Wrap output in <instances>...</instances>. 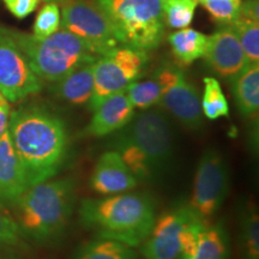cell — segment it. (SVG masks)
<instances>
[{"label": "cell", "instance_id": "cell-25", "mask_svg": "<svg viewBox=\"0 0 259 259\" xmlns=\"http://www.w3.org/2000/svg\"><path fill=\"white\" fill-rule=\"evenodd\" d=\"M231 27L238 35L248 63H259V22L236 17Z\"/></svg>", "mask_w": 259, "mask_h": 259}, {"label": "cell", "instance_id": "cell-36", "mask_svg": "<svg viewBox=\"0 0 259 259\" xmlns=\"http://www.w3.org/2000/svg\"><path fill=\"white\" fill-rule=\"evenodd\" d=\"M240 2H241V0H240Z\"/></svg>", "mask_w": 259, "mask_h": 259}, {"label": "cell", "instance_id": "cell-23", "mask_svg": "<svg viewBox=\"0 0 259 259\" xmlns=\"http://www.w3.org/2000/svg\"><path fill=\"white\" fill-rule=\"evenodd\" d=\"M240 252L242 259H259V218L254 205L241 213Z\"/></svg>", "mask_w": 259, "mask_h": 259}, {"label": "cell", "instance_id": "cell-33", "mask_svg": "<svg viewBox=\"0 0 259 259\" xmlns=\"http://www.w3.org/2000/svg\"><path fill=\"white\" fill-rule=\"evenodd\" d=\"M0 259H24L19 255L16 254H11V253H5V254H0Z\"/></svg>", "mask_w": 259, "mask_h": 259}, {"label": "cell", "instance_id": "cell-28", "mask_svg": "<svg viewBox=\"0 0 259 259\" xmlns=\"http://www.w3.org/2000/svg\"><path fill=\"white\" fill-rule=\"evenodd\" d=\"M60 10L57 3H48L40 10L34 23V36L45 38L59 30Z\"/></svg>", "mask_w": 259, "mask_h": 259}, {"label": "cell", "instance_id": "cell-11", "mask_svg": "<svg viewBox=\"0 0 259 259\" xmlns=\"http://www.w3.org/2000/svg\"><path fill=\"white\" fill-rule=\"evenodd\" d=\"M41 89L42 80L15 42L0 28V94L8 102L17 103Z\"/></svg>", "mask_w": 259, "mask_h": 259}, {"label": "cell", "instance_id": "cell-31", "mask_svg": "<svg viewBox=\"0 0 259 259\" xmlns=\"http://www.w3.org/2000/svg\"><path fill=\"white\" fill-rule=\"evenodd\" d=\"M238 17L259 22L258 0H248V2H245L244 4L240 5Z\"/></svg>", "mask_w": 259, "mask_h": 259}, {"label": "cell", "instance_id": "cell-16", "mask_svg": "<svg viewBox=\"0 0 259 259\" xmlns=\"http://www.w3.org/2000/svg\"><path fill=\"white\" fill-rule=\"evenodd\" d=\"M93 118L82 131L83 137L101 138L116 134L135 116V107L124 92L107 97L93 111Z\"/></svg>", "mask_w": 259, "mask_h": 259}, {"label": "cell", "instance_id": "cell-19", "mask_svg": "<svg viewBox=\"0 0 259 259\" xmlns=\"http://www.w3.org/2000/svg\"><path fill=\"white\" fill-rule=\"evenodd\" d=\"M239 112L244 118L257 116L259 111V63H250L231 79Z\"/></svg>", "mask_w": 259, "mask_h": 259}, {"label": "cell", "instance_id": "cell-2", "mask_svg": "<svg viewBox=\"0 0 259 259\" xmlns=\"http://www.w3.org/2000/svg\"><path fill=\"white\" fill-rule=\"evenodd\" d=\"M76 203L73 178H53L29 186L11 211L25 240L52 245L63 236Z\"/></svg>", "mask_w": 259, "mask_h": 259}, {"label": "cell", "instance_id": "cell-9", "mask_svg": "<svg viewBox=\"0 0 259 259\" xmlns=\"http://www.w3.org/2000/svg\"><path fill=\"white\" fill-rule=\"evenodd\" d=\"M63 25L88 42L101 57L122 46L112 22L95 2L67 0L63 4Z\"/></svg>", "mask_w": 259, "mask_h": 259}, {"label": "cell", "instance_id": "cell-17", "mask_svg": "<svg viewBox=\"0 0 259 259\" xmlns=\"http://www.w3.org/2000/svg\"><path fill=\"white\" fill-rule=\"evenodd\" d=\"M28 187L23 167L6 130L0 136V209L11 210Z\"/></svg>", "mask_w": 259, "mask_h": 259}, {"label": "cell", "instance_id": "cell-26", "mask_svg": "<svg viewBox=\"0 0 259 259\" xmlns=\"http://www.w3.org/2000/svg\"><path fill=\"white\" fill-rule=\"evenodd\" d=\"M197 4L196 0H164V22L173 29L187 28L192 22Z\"/></svg>", "mask_w": 259, "mask_h": 259}, {"label": "cell", "instance_id": "cell-14", "mask_svg": "<svg viewBox=\"0 0 259 259\" xmlns=\"http://www.w3.org/2000/svg\"><path fill=\"white\" fill-rule=\"evenodd\" d=\"M203 58L219 76L227 79H232L250 64L238 35L231 25L208 36V45Z\"/></svg>", "mask_w": 259, "mask_h": 259}, {"label": "cell", "instance_id": "cell-29", "mask_svg": "<svg viewBox=\"0 0 259 259\" xmlns=\"http://www.w3.org/2000/svg\"><path fill=\"white\" fill-rule=\"evenodd\" d=\"M203 4L215 21L231 25L238 17L241 2L240 0H204Z\"/></svg>", "mask_w": 259, "mask_h": 259}, {"label": "cell", "instance_id": "cell-5", "mask_svg": "<svg viewBox=\"0 0 259 259\" xmlns=\"http://www.w3.org/2000/svg\"><path fill=\"white\" fill-rule=\"evenodd\" d=\"M164 0H95L112 22L122 46L149 52L164 35Z\"/></svg>", "mask_w": 259, "mask_h": 259}, {"label": "cell", "instance_id": "cell-34", "mask_svg": "<svg viewBox=\"0 0 259 259\" xmlns=\"http://www.w3.org/2000/svg\"><path fill=\"white\" fill-rule=\"evenodd\" d=\"M42 2H47V3H57V4H65L67 0H42Z\"/></svg>", "mask_w": 259, "mask_h": 259}, {"label": "cell", "instance_id": "cell-10", "mask_svg": "<svg viewBox=\"0 0 259 259\" xmlns=\"http://www.w3.org/2000/svg\"><path fill=\"white\" fill-rule=\"evenodd\" d=\"M155 77L162 87L160 106L177 119L184 127L197 131L203 126V113L198 90L178 67H161Z\"/></svg>", "mask_w": 259, "mask_h": 259}, {"label": "cell", "instance_id": "cell-21", "mask_svg": "<svg viewBox=\"0 0 259 259\" xmlns=\"http://www.w3.org/2000/svg\"><path fill=\"white\" fill-rule=\"evenodd\" d=\"M72 259H137V253L124 242L97 236L80 245Z\"/></svg>", "mask_w": 259, "mask_h": 259}, {"label": "cell", "instance_id": "cell-32", "mask_svg": "<svg viewBox=\"0 0 259 259\" xmlns=\"http://www.w3.org/2000/svg\"><path fill=\"white\" fill-rule=\"evenodd\" d=\"M10 113H11V111H10L8 100L0 94V136L8 130Z\"/></svg>", "mask_w": 259, "mask_h": 259}, {"label": "cell", "instance_id": "cell-15", "mask_svg": "<svg viewBox=\"0 0 259 259\" xmlns=\"http://www.w3.org/2000/svg\"><path fill=\"white\" fill-rule=\"evenodd\" d=\"M138 183L120 155L112 149L100 156L90 178V187L103 197L130 192Z\"/></svg>", "mask_w": 259, "mask_h": 259}, {"label": "cell", "instance_id": "cell-6", "mask_svg": "<svg viewBox=\"0 0 259 259\" xmlns=\"http://www.w3.org/2000/svg\"><path fill=\"white\" fill-rule=\"evenodd\" d=\"M121 131L145 157L156 179L169 169L174 157V132L163 112L145 109Z\"/></svg>", "mask_w": 259, "mask_h": 259}, {"label": "cell", "instance_id": "cell-18", "mask_svg": "<svg viewBox=\"0 0 259 259\" xmlns=\"http://www.w3.org/2000/svg\"><path fill=\"white\" fill-rule=\"evenodd\" d=\"M53 93L74 106L89 103L94 93V63L85 64L54 82Z\"/></svg>", "mask_w": 259, "mask_h": 259}, {"label": "cell", "instance_id": "cell-1", "mask_svg": "<svg viewBox=\"0 0 259 259\" xmlns=\"http://www.w3.org/2000/svg\"><path fill=\"white\" fill-rule=\"evenodd\" d=\"M8 134L29 186L56 178L69 158L67 126L45 107L27 106L10 113Z\"/></svg>", "mask_w": 259, "mask_h": 259}, {"label": "cell", "instance_id": "cell-7", "mask_svg": "<svg viewBox=\"0 0 259 259\" xmlns=\"http://www.w3.org/2000/svg\"><path fill=\"white\" fill-rule=\"evenodd\" d=\"M148 61L147 52L128 46L115 48L94 63V93L88 103L90 111L107 97L124 92L141 76Z\"/></svg>", "mask_w": 259, "mask_h": 259}, {"label": "cell", "instance_id": "cell-13", "mask_svg": "<svg viewBox=\"0 0 259 259\" xmlns=\"http://www.w3.org/2000/svg\"><path fill=\"white\" fill-rule=\"evenodd\" d=\"M229 236L222 222L208 223L196 219L180 233L178 259H228Z\"/></svg>", "mask_w": 259, "mask_h": 259}, {"label": "cell", "instance_id": "cell-35", "mask_svg": "<svg viewBox=\"0 0 259 259\" xmlns=\"http://www.w3.org/2000/svg\"><path fill=\"white\" fill-rule=\"evenodd\" d=\"M196 2H197V3H203L204 0H196Z\"/></svg>", "mask_w": 259, "mask_h": 259}, {"label": "cell", "instance_id": "cell-20", "mask_svg": "<svg viewBox=\"0 0 259 259\" xmlns=\"http://www.w3.org/2000/svg\"><path fill=\"white\" fill-rule=\"evenodd\" d=\"M168 40L174 57L185 66L191 65L199 58H203L208 45L206 35L191 28H184L173 32L169 35Z\"/></svg>", "mask_w": 259, "mask_h": 259}, {"label": "cell", "instance_id": "cell-24", "mask_svg": "<svg viewBox=\"0 0 259 259\" xmlns=\"http://www.w3.org/2000/svg\"><path fill=\"white\" fill-rule=\"evenodd\" d=\"M125 94L135 108L142 111L150 109L160 105L162 97V87L156 77L142 80V82H132L125 89Z\"/></svg>", "mask_w": 259, "mask_h": 259}, {"label": "cell", "instance_id": "cell-22", "mask_svg": "<svg viewBox=\"0 0 259 259\" xmlns=\"http://www.w3.org/2000/svg\"><path fill=\"white\" fill-rule=\"evenodd\" d=\"M204 92L200 97L203 116L209 120H218L229 115V105L222 87L216 78L205 77L203 80Z\"/></svg>", "mask_w": 259, "mask_h": 259}, {"label": "cell", "instance_id": "cell-27", "mask_svg": "<svg viewBox=\"0 0 259 259\" xmlns=\"http://www.w3.org/2000/svg\"><path fill=\"white\" fill-rule=\"evenodd\" d=\"M27 242L14 218L0 209V251L23 250Z\"/></svg>", "mask_w": 259, "mask_h": 259}, {"label": "cell", "instance_id": "cell-30", "mask_svg": "<svg viewBox=\"0 0 259 259\" xmlns=\"http://www.w3.org/2000/svg\"><path fill=\"white\" fill-rule=\"evenodd\" d=\"M4 3L15 17L22 19L36 10L40 0H4Z\"/></svg>", "mask_w": 259, "mask_h": 259}, {"label": "cell", "instance_id": "cell-4", "mask_svg": "<svg viewBox=\"0 0 259 259\" xmlns=\"http://www.w3.org/2000/svg\"><path fill=\"white\" fill-rule=\"evenodd\" d=\"M23 53L31 70L41 80L54 83L85 64L95 63L100 54L73 32L59 28L45 38L3 28Z\"/></svg>", "mask_w": 259, "mask_h": 259}, {"label": "cell", "instance_id": "cell-3", "mask_svg": "<svg viewBox=\"0 0 259 259\" xmlns=\"http://www.w3.org/2000/svg\"><path fill=\"white\" fill-rule=\"evenodd\" d=\"M80 223L97 236L139 247L156 220L155 203L145 193L125 192L99 199H84L79 205Z\"/></svg>", "mask_w": 259, "mask_h": 259}, {"label": "cell", "instance_id": "cell-12", "mask_svg": "<svg viewBox=\"0 0 259 259\" xmlns=\"http://www.w3.org/2000/svg\"><path fill=\"white\" fill-rule=\"evenodd\" d=\"M196 219L198 218L187 204L162 213L155 220L153 229L142 242V255L145 259H178L180 233L187 223Z\"/></svg>", "mask_w": 259, "mask_h": 259}, {"label": "cell", "instance_id": "cell-8", "mask_svg": "<svg viewBox=\"0 0 259 259\" xmlns=\"http://www.w3.org/2000/svg\"><path fill=\"white\" fill-rule=\"evenodd\" d=\"M229 167L219 150L209 148L204 151L197 164L193 190L187 205L203 222L221 209L229 191Z\"/></svg>", "mask_w": 259, "mask_h": 259}]
</instances>
